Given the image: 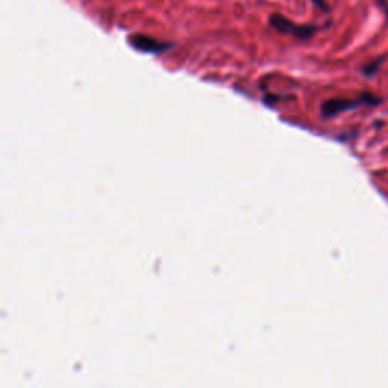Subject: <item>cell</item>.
Returning <instances> with one entry per match:
<instances>
[{"label": "cell", "mask_w": 388, "mask_h": 388, "mask_svg": "<svg viewBox=\"0 0 388 388\" xmlns=\"http://www.w3.org/2000/svg\"><path fill=\"white\" fill-rule=\"evenodd\" d=\"M382 62H384V58H376L373 62L367 64V66H365V67L363 69V72H364L365 76H369V78H370V76H373V74L378 73L380 69H381V66H382Z\"/></svg>", "instance_id": "obj_4"}, {"label": "cell", "mask_w": 388, "mask_h": 388, "mask_svg": "<svg viewBox=\"0 0 388 388\" xmlns=\"http://www.w3.org/2000/svg\"><path fill=\"white\" fill-rule=\"evenodd\" d=\"M312 2H314L320 9L323 11H328V4H326V0H312Z\"/></svg>", "instance_id": "obj_6"}, {"label": "cell", "mask_w": 388, "mask_h": 388, "mask_svg": "<svg viewBox=\"0 0 388 388\" xmlns=\"http://www.w3.org/2000/svg\"><path fill=\"white\" fill-rule=\"evenodd\" d=\"M382 103V97L376 96L370 91H364L357 97H338V99H329L321 105L323 118L336 117L344 111L355 110L360 106H378Z\"/></svg>", "instance_id": "obj_1"}, {"label": "cell", "mask_w": 388, "mask_h": 388, "mask_svg": "<svg viewBox=\"0 0 388 388\" xmlns=\"http://www.w3.org/2000/svg\"><path fill=\"white\" fill-rule=\"evenodd\" d=\"M270 25L281 34H287L291 37H296L299 40H308L319 30L317 26H307V25H296L290 21L281 14H273L270 17Z\"/></svg>", "instance_id": "obj_2"}, {"label": "cell", "mask_w": 388, "mask_h": 388, "mask_svg": "<svg viewBox=\"0 0 388 388\" xmlns=\"http://www.w3.org/2000/svg\"><path fill=\"white\" fill-rule=\"evenodd\" d=\"M129 42H131V46L137 50L146 53H163L171 47L170 42L159 41L147 35H132L129 37Z\"/></svg>", "instance_id": "obj_3"}, {"label": "cell", "mask_w": 388, "mask_h": 388, "mask_svg": "<svg viewBox=\"0 0 388 388\" xmlns=\"http://www.w3.org/2000/svg\"><path fill=\"white\" fill-rule=\"evenodd\" d=\"M376 4H378L380 8L388 16V2H387V0H376Z\"/></svg>", "instance_id": "obj_5"}]
</instances>
